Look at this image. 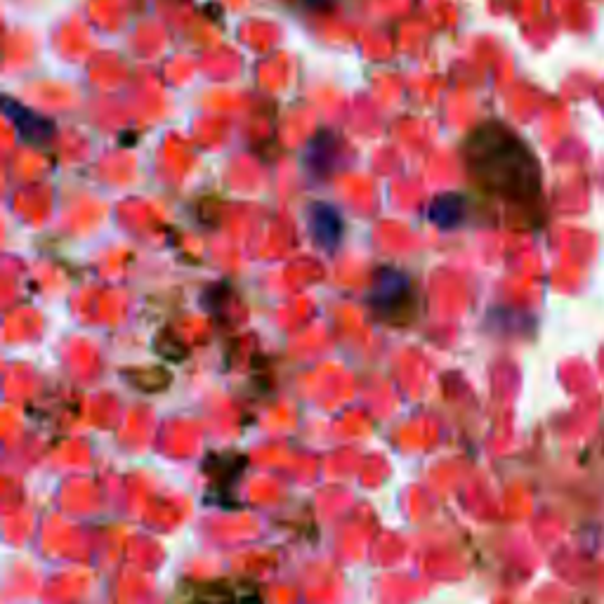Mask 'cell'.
<instances>
[{"label": "cell", "instance_id": "6", "mask_svg": "<svg viewBox=\"0 0 604 604\" xmlns=\"http://www.w3.org/2000/svg\"><path fill=\"white\" fill-rule=\"evenodd\" d=\"M430 218L435 220L439 227L458 225L463 218V201L458 199V196H442V199H437L435 206H432Z\"/></svg>", "mask_w": 604, "mask_h": 604}, {"label": "cell", "instance_id": "1", "mask_svg": "<svg viewBox=\"0 0 604 604\" xmlns=\"http://www.w3.org/2000/svg\"><path fill=\"white\" fill-rule=\"evenodd\" d=\"M470 173L487 192L529 206L541 194V168L520 137L501 123L477 128L468 142Z\"/></svg>", "mask_w": 604, "mask_h": 604}, {"label": "cell", "instance_id": "3", "mask_svg": "<svg viewBox=\"0 0 604 604\" xmlns=\"http://www.w3.org/2000/svg\"><path fill=\"white\" fill-rule=\"evenodd\" d=\"M189 604H260V595L248 581H208L192 588Z\"/></svg>", "mask_w": 604, "mask_h": 604}, {"label": "cell", "instance_id": "4", "mask_svg": "<svg viewBox=\"0 0 604 604\" xmlns=\"http://www.w3.org/2000/svg\"><path fill=\"white\" fill-rule=\"evenodd\" d=\"M5 114L15 123L19 135L26 142H45L52 135V123L48 118H41L34 111L26 109L24 104L10 100V97H5Z\"/></svg>", "mask_w": 604, "mask_h": 604}, {"label": "cell", "instance_id": "7", "mask_svg": "<svg viewBox=\"0 0 604 604\" xmlns=\"http://www.w3.org/2000/svg\"><path fill=\"white\" fill-rule=\"evenodd\" d=\"M298 3L302 5V8H314V10H321V8H326V5L338 3V0H298Z\"/></svg>", "mask_w": 604, "mask_h": 604}, {"label": "cell", "instance_id": "2", "mask_svg": "<svg viewBox=\"0 0 604 604\" xmlns=\"http://www.w3.org/2000/svg\"><path fill=\"white\" fill-rule=\"evenodd\" d=\"M373 310L390 324H406L404 314L411 319L413 314V286L409 277L395 269H383L373 288Z\"/></svg>", "mask_w": 604, "mask_h": 604}, {"label": "cell", "instance_id": "5", "mask_svg": "<svg viewBox=\"0 0 604 604\" xmlns=\"http://www.w3.org/2000/svg\"><path fill=\"white\" fill-rule=\"evenodd\" d=\"M310 225L319 246H324L326 251H333V248L338 246L340 234H343V220H340L336 208L326 206V203H317V206L312 208Z\"/></svg>", "mask_w": 604, "mask_h": 604}]
</instances>
